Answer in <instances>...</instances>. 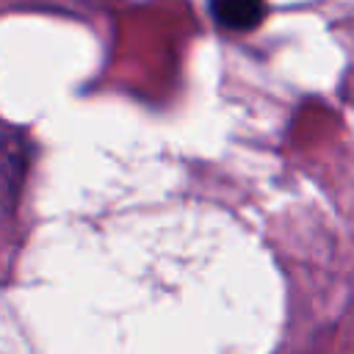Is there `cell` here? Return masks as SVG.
Here are the masks:
<instances>
[{"mask_svg": "<svg viewBox=\"0 0 354 354\" xmlns=\"http://www.w3.org/2000/svg\"><path fill=\"white\" fill-rule=\"evenodd\" d=\"M210 11L221 28L252 30L260 25L266 14V3L263 0H210Z\"/></svg>", "mask_w": 354, "mask_h": 354, "instance_id": "obj_1", "label": "cell"}]
</instances>
